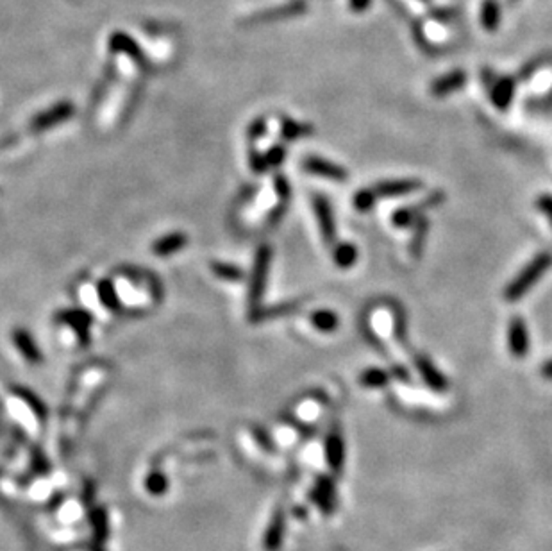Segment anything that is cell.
<instances>
[{
  "mask_svg": "<svg viewBox=\"0 0 552 551\" xmlns=\"http://www.w3.org/2000/svg\"><path fill=\"white\" fill-rule=\"evenodd\" d=\"M544 63H545L544 58H536V59H533V61H527L520 68V73H518V79L533 78V73L536 72L538 68H541V66H544Z\"/></svg>",
  "mask_w": 552,
  "mask_h": 551,
  "instance_id": "obj_17",
  "label": "cell"
},
{
  "mask_svg": "<svg viewBox=\"0 0 552 551\" xmlns=\"http://www.w3.org/2000/svg\"><path fill=\"white\" fill-rule=\"evenodd\" d=\"M326 455L329 460V466L333 467V471H341L343 469V460H345V444L341 439L340 433H333V435L327 439L326 444Z\"/></svg>",
  "mask_w": 552,
  "mask_h": 551,
  "instance_id": "obj_11",
  "label": "cell"
},
{
  "mask_svg": "<svg viewBox=\"0 0 552 551\" xmlns=\"http://www.w3.org/2000/svg\"><path fill=\"white\" fill-rule=\"evenodd\" d=\"M456 15H458V9H454V8H433L431 9V16L436 20H440V22H449V20H453Z\"/></svg>",
  "mask_w": 552,
  "mask_h": 551,
  "instance_id": "obj_18",
  "label": "cell"
},
{
  "mask_svg": "<svg viewBox=\"0 0 552 551\" xmlns=\"http://www.w3.org/2000/svg\"><path fill=\"white\" fill-rule=\"evenodd\" d=\"M413 226H415V233H413V238H411V253H413L415 256H418L420 255V250H422L424 242H426V238H427V231H429V220L424 219L422 217V219L417 220Z\"/></svg>",
  "mask_w": 552,
  "mask_h": 551,
  "instance_id": "obj_15",
  "label": "cell"
},
{
  "mask_svg": "<svg viewBox=\"0 0 552 551\" xmlns=\"http://www.w3.org/2000/svg\"><path fill=\"white\" fill-rule=\"evenodd\" d=\"M391 378H397L400 380V382H410V374L406 373V369H403V367H393V370H391Z\"/></svg>",
  "mask_w": 552,
  "mask_h": 551,
  "instance_id": "obj_22",
  "label": "cell"
},
{
  "mask_svg": "<svg viewBox=\"0 0 552 551\" xmlns=\"http://www.w3.org/2000/svg\"><path fill=\"white\" fill-rule=\"evenodd\" d=\"M377 199H379V197L374 192V188H363L354 195V208H356L357 212H370V210L376 206Z\"/></svg>",
  "mask_w": 552,
  "mask_h": 551,
  "instance_id": "obj_16",
  "label": "cell"
},
{
  "mask_svg": "<svg viewBox=\"0 0 552 551\" xmlns=\"http://www.w3.org/2000/svg\"><path fill=\"white\" fill-rule=\"evenodd\" d=\"M508 2H510V4H511V6H513V4H517L518 0H508Z\"/></svg>",
  "mask_w": 552,
  "mask_h": 551,
  "instance_id": "obj_24",
  "label": "cell"
},
{
  "mask_svg": "<svg viewBox=\"0 0 552 551\" xmlns=\"http://www.w3.org/2000/svg\"><path fill=\"white\" fill-rule=\"evenodd\" d=\"M314 213H317V219H319V226L324 240L331 243L334 240V236H336V226H334V217L333 210H331L329 206V200L320 195L314 197Z\"/></svg>",
  "mask_w": 552,
  "mask_h": 551,
  "instance_id": "obj_9",
  "label": "cell"
},
{
  "mask_svg": "<svg viewBox=\"0 0 552 551\" xmlns=\"http://www.w3.org/2000/svg\"><path fill=\"white\" fill-rule=\"evenodd\" d=\"M415 365H417V370L420 373V376H422V380L431 390H434V392L438 394L447 392V389H449V380L445 378V374L434 365L429 356L418 355L417 358H415Z\"/></svg>",
  "mask_w": 552,
  "mask_h": 551,
  "instance_id": "obj_4",
  "label": "cell"
},
{
  "mask_svg": "<svg viewBox=\"0 0 552 551\" xmlns=\"http://www.w3.org/2000/svg\"><path fill=\"white\" fill-rule=\"evenodd\" d=\"M424 183L420 179H386L372 186L377 197H404L422 190Z\"/></svg>",
  "mask_w": 552,
  "mask_h": 551,
  "instance_id": "obj_6",
  "label": "cell"
},
{
  "mask_svg": "<svg viewBox=\"0 0 552 551\" xmlns=\"http://www.w3.org/2000/svg\"><path fill=\"white\" fill-rule=\"evenodd\" d=\"M311 322H313L314 328H319L320 332L331 333L338 328L340 320H338L336 313L331 312V310H319V312H314L313 315H311Z\"/></svg>",
  "mask_w": 552,
  "mask_h": 551,
  "instance_id": "obj_14",
  "label": "cell"
},
{
  "mask_svg": "<svg viewBox=\"0 0 552 551\" xmlns=\"http://www.w3.org/2000/svg\"><path fill=\"white\" fill-rule=\"evenodd\" d=\"M372 6V0H349V8L354 13H364Z\"/></svg>",
  "mask_w": 552,
  "mask_h": 551,
  "instance_id": "obj_21",
  "label": "cell"
},
{
  "mask_svg": "<svg viewBox=\"0 0 552 551\" xmlns=\"http://www.w3.org/2000/svg\"><path fill=\"white\" fill-rule=\"evenodd\" d=\"M541 374H544V378L552 380V358L544 363V367H541Z\"/></svg>",
  "mask_w": 552,
  "mask_h": 551,
  "instance_id": "obj_23",
  "label": "cell"
},
{
  "mask_svg": "<svg viewBox=\"0 0 552 551\" xmlns=\"http://www.w3.org/2000/svg\"><path fill=\"white\" fill-rule=\"evenodd\" d=\"M334 263L340 269H350L357 262V249L352 243H338L333 253Z\"/></svg>",
  "mask_w": 552,
  "mask_h": 551,
  "instance_id": "obj_13",
  "label": "cell"
},
{
  "mask_svg": "<svg viewBox=\"0 0 552 551\" xmlns=\"http://www.w3.org/2000/svg\"><path fill=\"white\" fill-rule=\"evenodd\" d=\"M501 20H503V8L498 0H483L479 11V22L483 29L488 32H495L501 28Z\"/></svg>",
  "mask_w": 552,
  "mask_h": 551,
  "instance_id": "obj_10",
  "label": "cell"
},
{
  "mask_svg": "<svg viewBox=\"0 0 552 551\" xmlns=\"http://www.w3.org/2000/svg\"><path fill=\"white\" fill-rule=\"evenodd\" d=\"M465 83H467V73H465V70H450V72L443 73V75H440V78H436L431 83V93H433L434 97H438V99H441V97L460 92L465 86Z\"/></svg>",
  "mask_w": 552,
  "mask_h": 551,
  "instance_id": "obj_7",
  "label": "cell"
},
{
  "mask_svg": "<svg viewBox=\"0 0 552 551\" xmlns=\"http://www.w3.org/2000/svg\"><path fill=\"white\" fill-rule=\"evenodd\" d=\"M536 208L540 210L541 213H545V215L548 217V220H551L552 224V195H548V193H544V195H540L536 199Z\"/></svg>",
  "mask_w": 552,
  "mask_h": 551,
  "instance_id": "obj_19",
  "label": "cell"
},
{
  "mask_svg": "<svg viewBox=\"0 0 552 551\" xmlns=\"http://www.w3.org/2000/svg\"><path fill=\"white\" fill-rule=\"evenodd\" d=\"M529 328L520 315H515L508 324V349L515 358H524L529 355Z\"/></svg>",
  "mask_w": 552,
  "mask_h": 551,
  "instance_id": "obj_3",
  "label": "cell"
},
{
  "mask_svg": "<svg viewBox=\"0 0 552 551\" xmlns=\"http://www.w3.org/2000/svg\"><path fill=\"white\" fill-rule=\"evenodd\" d=\"M304 169L311 174H317L320 178L331 179V181L343 183L349 179V174H347V170L343 169V166L322 158H307L306 163H304Z\"/></svg>",
  "mask_w": 552,
  "mask_h": 551,
  "instance_id": "obj_8",
  "label": "cell"
},
{
  "mask_svg": "<svg viewBox=\"0 0 552 551\" xmlns=\"http://www.w3.org/2000/svg\"><path fill=\"white\" fill-rule=\"evenodd\" d=\"M420 2H431V0H420Z\"/></svg>",
  "mask_w": 552,
  "mask_h": 551,
  "instance_id": "obj_25",
  "label": "cell"
},
{
  "mask_svg": "<svg viewBox=\"0 0 552 551\" xmlns=\"http://www.w3.org/2000/svg\"><path fill=\"white\" fill-rule=\"evenodd\" d=\"M391 374L388 370L379 369V367H370L364 369L360 376V383L367 389H383L390 383Z\"/></svg>",
  "mask_w": 552,
  "mask_h": 551,
  "instance_id": "obj_12",
  "label": "cell"
},
{
  "mask_svg": "<svg viewBox=\"0 0 552 551\" xmlns=\"http://www.w3.org/2000/svg\"><path fill=\"white\" fill-rule=\"evenodd\" d=\"M552 267V255L551 253H540L534 256L524 269L518 272L515 279L508 283L506 290H504V299L515 303V301L522 299L525 293H529L531 289L540 281L545 276L548 269Z\"/></svg>",
  "mask_w": 552,
  "mask_h": 551,
  "instance_id": "obj_1",
  "label": "cell"
},
{
  "mask_svg": "<svg viewBox=\"0 0 552 551\" xmlns=\"http://www.w3.org/2000/svg\"><path fill=\"white\" fill-rule=\"evenodd\" d=\"M393 333H395V339L399 342H406V320H404V315H397L395 313V320H393Z\"/></svg>",
  "mask_w": 552,
  "mask_h": 551,
  "instance_id": "obj_20",
  "label": "cell"
},
{
  "mask_svg": "<svg viewBox=\"0 0 552 551\" xmlns=\"http://www.w3.org/2000/svg\"><path fill=\"white\" fill-rule=\"evenodd\" d=\"M445 200V193L443 192H433L426 197V199L418 200L417 205L411 206H404V208H399L393 212L391 215V222L397 228H410L413 226L417 220H420L424 217V213L429 212V210L436 208L438 205H441Z\"/></svg>",
  "mask_w": 552,
  "mask_h": 551,
  "instance_id": "obj_2",
  "label": "cell"
},
{
  "mask_svg": "<svg viewBox=\"0 0 552 551\" xmlns=\"http://www.w3.org/2000/svg\"><path fill=\"white\" fill-rule=\"evenodd\" d=\"M515 90H517V79L513 75H497L493 85L488 88L495 108L506 111L515 99Z\"/></svg>",
  "mask_w": 552,
  "mask_h": 551,
  "instance_id": "obj_5",
  "label": "cell"
}]
</instances>
